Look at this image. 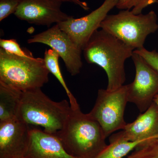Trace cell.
I'll list each match as a JSON object with an SVG mask.
<instances>
[{
    "mask_svg": "<svg viewBox=\"0 0 158 158\" xmlns=\"http://www.w3.org/2000/svg\"><path fill=\"white\" fill-rule=\"evenodd\" d=\"M69 102L51 100L37 88L23 92L17 117L29 125L43 127L45 132L56 135L62 129L70 113Z\"/></svg>",
    "mask_w": 158,
    "mask_h": 158,
    "instance_id": "3",
    "label": "cell"
},
{
    "mask_svg": "<svg viewBox=\"0 0 158 158\" xmlns=\"http://www.w3.org/2000/svg\"><path fill=\"white\" fill-rule=\"evenodd\" d=\"M21 0H0V22L14 14Z\"/></svg>",
    "mask_w": 158,
    "mask_h": 158,
    "instance_id": "20",
    "label": "cell"
},
{
    "mask_svg": "<svg viewBox=\"0 0 158 158\" xmlns=\"http://www.w3.org/2000/svg\"><path fill=\"white\" fill-rule=\"evenodd\" d=\"M59 1H61L62 2H67L73 3L75 5L80 6L85 11H88L90 9L88 4L86 2H83L81 0H59Z\"/></svg>",
    "mask_w": 158,
    "mask_h": 158,
    "instance_id": "22",
    "label": "cell"
},
{
    "mask_svg": "<svg viewBox=\"0 0 158 158\" xmlns=\"http://www.w3.org/2000/svg\"><path fill=\"white\" fill-rule=\"evenodd\" d=\"M55 135L67 153L77 158H94L107 145L98 123L80 106L71 108L63 127Z\"/></svg>",
    "mask_w": 158,
    "mask_h": 158,
    "instance_id": "2",
    "label": "cell"
},
{
    "mask_svg": "<svg viewBox=\"0 0 158 158\" xmlns=\"http://www.w3.org/2000/svg\"><path fill=\"white\" fill-rule=\"evenodd\" d=\"M127 141L148 140L158 137V107L153 102L148 110L141 113L137 118L127 123L122 131Z\"/></svg>",
    "mask_w": 158,
    "mask_h": 158,
    "instance_id": "13",
    "label": "cell"
},
{
    "mask_svg": "<svg viewBox=\"0 0 158 158\" xmlns=\"http://www.w3.org/2000/svg\"><path fill=\"white\" fill-rule=\"evenodd\" d=\"M24 158H77L65 151L56 136L31 128L28 147Z\"/></svg>",
    "mask_w": 158,
    "mask_h": 158,
    "instance_id": "12",
    "label": "cell"
},
{
    "mask_svg": "<svg viewBox=\"0 0 158 158\" xmlns=\"http://www.w3.org/2000/svg\"><path fill=\"white\" fill-rule=\"evenodd\" d=\"M23 92L0 82V122L17 117Z\"/></svg>",
    "mask_w": 158,
    "mask_h": 158,
    "instance_id": "14",
    "label": "cell"
},
{
    "mask_svg": "<svg viewBox=\"0 0 158 158\" xmlns=\"http://www.w3.org/2000/svg\"><path fill=\"white\" fill-rule=\"evenodd\" d=\"M127 85L113 91L98 90L93 109L88 113L98 123L106 138L118 130H123L127 123L124 118L128 101Z\"/></svg>",
    "mask_w": 158,
    "mask_h": 158,
    "instance_id": "6",
    "label": "cell"
},
{
    "mask_svg": "<svg viewBox=\"0 0 158 158\" xmlns=\"http://www.w3.org/2000/svg\"><path fill=\"white\" fill-rule=\"evenodd\" d=\"M135 68L134 81L128 84V101L136 105L140 113L148 110L158 94V72L140 55L131 57Z\"/></svg>",
    "mask_w": 158,
    "mask_h": 158,
    "instance_id": "7",
    "label": "cell"
},
{
    "mask_svg": "<svg viewBox=\"0 0 158 158\" xmlns=\"http://www.w3.org/2000/svg\"><path fill=\"white\" fill-rule=\"evenodd\" d=\"M100 28L138 49L144 47L148 35L157 31V15L154 11L136 15L131 10H121L117 14L108 15Z\"/></svg>",
    "mask_w": 158,
    "mask_h": 158,
    "instance_id": "5",
    "label": "cell"
},
{
    "mask_svg": "<svg viewBox=\"0 0 158 158\" xmlns=\"http://www.w3.org/2000/svg\"><path fill=\"white\" fill-rule=\"evenodd\" d=\"M109 140L110 144L94 158H123L134 150L139 144L148 140L127 141L124 138L121 131L112 135Z\"/></svg>",
    "mask_w": 158,
    "mask_h": 158,
    "instance_id": "15",
    "label": "cell"
},
{
    "mask_svg": "<svg viewBox=\"0 0 158 158\" xmlns=\"http://www.w3.org/2000/svg\"><path fill=\"white\" fill-rule=\"evenodd\" d=\"M158 3V0H118L116 8L119 10H131L134 14H141L146 7Z\"/></svg>",
    "mask_w": 158,
    "mask_h": 158,
    "instance_id": "18",
    "label": "cell"
},
{
    "mask_svg": "<svg viewBox=\"0 0 158 158\" xmlns=\"http://www.w3.org/2000/svg\"><path fill=\"white\" fill-rule=\"evenodd\" d=\"M62 3L59 0H21L14 15L29 23L49 27L70 17L61 10Z\"/></svg>",
    "mask_w": 158,
    "mask_h": 158,
    "instance_id": "10",
    "label": "cell"
},
{
    "mask_svg": "<svg viewBox=\"0 0 158 158\" xmlns=\"http://www.w3.org/2000/svg\"><path fill=\"white\" fill-rule=\"evenodd\" d=\"M135 50L103 30L96 31L83 49L85 60L105 71L108 78L106 90L113 91L124 85L126 80L125 63Z\"/></svg>",
    "mask_w": 158,
    "mask_h": 158,
    "instance_id": "1",
    "label": "cell"
},
{
    "mask_svg": "<svg viewBox=\"0 0 158 158\" xmlns=\"http://www.w3.org/2000/svg\"><path fill=\"white\" fill-rule=\"evenodd\" d=\"M134 52L140 55L149 65L158 72V52L156 50L150 51L143 47L135 50Z\"/></svg>",
    "mask_w": 158,
    "mask_h": 158,
    "instance_id": "21",
    "label": "cell"
},
{
    "mask_svg": "<svg viewBox=\"0 0 158 158\" xmlns=\"http://www.w3.org/2000/svg\"><path fill=\"white\" fill-rule=\"evenodd\" d=\"M153 102H154L156 104V105L158 107V94L156 95L155 97L154 98Z\"/></svg>",
    "mask_w": 158,
    "mask_h": 158,
    "instance_id": "23",
    "label": "cell"
},
{
    "mask_svg": "<svg viewBox=\"0 0 158 158\" xmlns=\"http://www.w3.org/2000/svg\"><path fill=\"white\" fill-rule=\"evenodd\" d=\"M24 158V157H23V158Z\"/></svg>",
    "mask_w": 158,
    "mask_h": 158,
    "instance_id": "24",
    "label": "cell"
},
{
    "mask_svg": "<svg viewBox=\"0 0 158 158\" xmlns=\"http://www.w3.org/2000/svg\"><path fill=\"white\" fill-rule=\"evenodd\" d=\"M1 48L12 55L18 56L32 58L34 57L31 52L24 51L15 39H0Z\"/></svg>",
    "mask_w": 158,
    "mask_h": 158,
    "instance_id": "19",
    "label": "cell"
},
{
    "mask_svg": "<svg viewBox=\"0 0 158 158\" xmlns=\"http://www.w3.org/2000/svg\"><path fill=\"white\" fill-rule=\"evenodd\" d=\"M49 72L42 58H25L0 48V82L22 92L41 88Z\"/></svg>",
    "mask_w": 158,
    "mask_h": 158,
    "instance_id": "4",
    "label": "cell"
},
{
    "mask_svg": "<svg viewBox=\"0 0 158 158\" xmlns=\"http://www.w3.org/2000/svg\"><path fill=\"white\" fill-rule=\"evenodd\" d=\"M126 158H158V137L139 144Z\"/></svg>",
    "mask_w": 158,
    "mask_h": 158,
    "instance_id": "17",
    "label": "cell"
},
{
    "mask_svg": "<svg viewBox=\"0 0 158 158\" xmlns=\"http://www.w3.org/2000/svg\"><path fill=\"white\" fill-rule=\"evenodd\" d=\"M29 44L42 43L50 47L62 58L72 76L80 73L83 66L82 50L71 40L57 24L28 40Z\"/></svg>",
    "mask_w": 158,
    "mask_h": 158,
    "instance_id": "8",
    "label": "cell"
},
{
    "mask_svg": "<svg viewBox=\"0 0 158 158\" xmlns=\"http://www.w3.org/2000/svg\"><path fill=\"white\" fill-rule=\"evenodd\" d=\"M59 57H60L59 55L56 52H55L54 50L50 49L46 50L44 52V60L48 70L49 73L52 74L56 78L64 88L68 97L71 107L72 109H76L80 106L78 103L76 98L74 97L73 94L71 92L70 90L69 89L62 76L59 65Z\"/></svg>",
    "mask_w": 158,
    "mask_h": 158,
    "instance_id": "16",
    "label": "cell"
},
{
    "mask_svg": "<svg viewBox=\"0 0 158 158\" xmlns=\"http://www.w3.org/2000/svg\"><path fill=\"white\" fill-rule=\"evenodd\" d=\"M31 130L28 124L17 117L0 122V158L24 157Z\"/></svg>",
    "mask_w": 158,
    "mask_h": 158,
    "instance_id": "11",
    "label": "cell"
},
{
    "mask_svg": "<svg viewBox=\"0 0 158 158\" xmlns=\"http://www.w3.org/2000/svg\"><path fill=\"white\" fill-rule=\"evenodd\" d=\"M118 0H105L98 8L79 18L73 16L57 24L75 44L83 51L94 33L100 28L111 10L116 7Z\"/></svg>",
    "mask_w": 158,
    "mask_h": 158,
    "instance_id": "9",
    "label": "cell"
}]
</instances>
